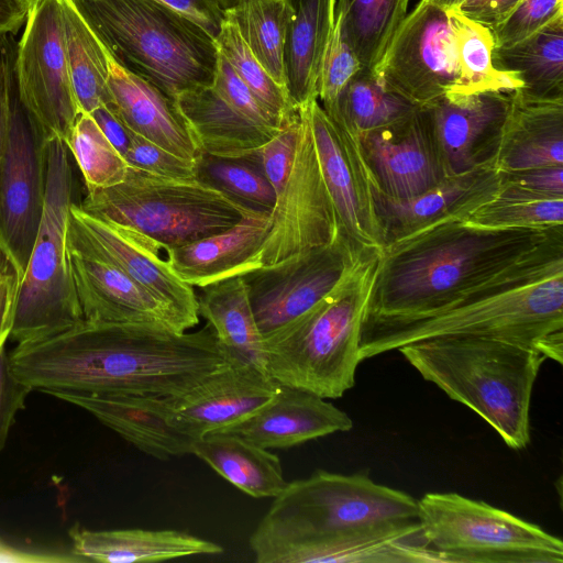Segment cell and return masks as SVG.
I'll return each instance as SVG.
<instances>
[{
	"label": "cell",
	"instance_id": "cell-44",
	"mask_svg": "<svg viewBox=\"0 0 563 563\" xmlns=\"http://www.w3.org/2000/svg\"><path fill=\"white\" fill-rule=\"evenodd\" d=\"M560 15H563V0H521L500 23L490 29L495 47L514 45Z\"/></svg>",
	"mask_w": 563,
	"mask_h": 563
},
{
	"label": "cell",
	"instance_id": "cell-13",
	"mask_svg": "<svg viewBox=\"0 0 563 563\" xmlns=\"http://www.w3.org/2000/svg\"><path fill=\"white\" fill-rule=\"evenodd\" d=\"M371 71L380 85L419 108L463 95L446 11L419 0Z\"/></svg>",
	"mask_w": 563,
	"mask_h": 563
},
{
	"label": "cell",
	"instance_id": "cell-39",
	"mask_svg": "<svg viewBox=\"0 0 563 563\" xmlns=\"http://www.w3.org/2000/svg\"><path fill=\"white\" fill-rule=\"evenodd\" d=\"M466 222L488 229L549 230L563 225V198L534 194L500 180V188Z\"/></svg>",
	"mask_w": 563,
	"mask_h": 563
},
{
	"label": "cell",
	"instance_id": "cell-11",
	"mask_svg": "<svg viewBox=\"0 0 563 563\" xmlns=\"http://www.w3.org/2000/svg\"><path fill=\"white\" fill-rule=\"evenodd\" d=\"M13 35L0 40L8 66L9 134L0 164V247L20 280L26 269L44 212L48 139L26 102L16 75Z\"/></svg>",
	"mask_w": 563,
	"mask_h": 563
},
{
	"label": "cell",
	"instance_id": "cell-4",
	"mask_svg": "<svg viewBox=\"0 0 563 563\" xmlns=\"http://www.w3.org/2000/svg\"><path fill=\"white\" fill-rule=\"evenodd\" d=\"M556 228L488 229L448 219L395 240L382 247L365 317L445 309L518 264Z\"/></svg>",
	"mask_w": 563,
	"mask_h": 563
},
{
	"label": "cell",
	"instance_id": "cell-56",
	"mask_svg": "<svg viewBox=\"0 0 563 563\" xmlns=\"http://www.w3.org/2000/svg\"><path fill=\"white\" fill-rule=\"evenodd\" d=\"M434 5L443 9L444 11L457 9L465 0H429Z\"/></svg>",
	"mask_w": 563,
	"mask_h": 563
},
{
	"label": "cell",
	"instance_id": "cell-51",
	"mask_svg": "<svg viewBox=\"0 0 563 563\" xmlns=\"http://www.w3.org/2000/svg\"><path fill=\"white\" fill-rule=\"evenodd\" d=\"M186 15L205 29L214 40L227 21L221 0H156Z\"/></svg>",
	"mask_w": 563,
	"mask_h": 563
},
{
	"label": "cell",
	"instance_id": "cell-8",
	"mask_svg": "<svg viewBox=\"0 0 563 563\" xmlns=\"http://www.w3.org/2000/svg\"><path fill=\"white\" fill-rule=\"evenodd\" d=\"M87 191L81 210L141 233L164 252L260 212L197 178H167L131 166L121 184Z\"/></svg>",
	"mask_w": 563,
	"mask_h": 563
},
{
	"label": "cell",
	"instance_id": "cell-2",
	"mask_svg": "<svg viewBox=\"0 0 563 563\" xmlns=\"http://www.w3.org/2000/svg\"><path fill=\"white\" fill-rule=\"evenodd\" d=\"M15 377L32 390L176 397L233 361L207 323L178 333L150 323L82 319L9 353Z\"/></svg>",
	"mask_w": 563,
	"mask_h": 563
},
{
	"label": "cell",
	"instance_id": "cell-32",
	"mask_svg": "<svg viewBox=\"0 0 563 563\" xmlns=\"http://www.w3.org/2000/svg\"><path fill=\"white\" fill-rule=\"evenodd\" d=\"M191 454L230 484L255 498H274L288 483L276 454L238 434L209 433L194 441Z\"/></svg>",
	"mask_w": 563,
	"mask_h": 563
},
{
	"label": "cell",
	"instance_id": "cell-43",
	"mask_svg": "<svg viewBox=\"0 0 563 563\" xmlns=\"http://www.w3.org/2000/svg\"><path fill=\"white\" fill-rule=\"evenodd\" d=\"M362 68L356 54L343 38L340 24L334 21L318 81V100L325 112L334 109L345 86Z\"/></svg>",
	"mask_w": 563,
	"mask_h": 563
},
{
	"label": "cell",
	"instance_id": "cell-47",
	"mask_svg": "<svg viewBox=\"0 0 563 563\" xmlns=\"http://www.w3.org/2000/svg\"><path fill=\"white\" fill-rule=\"evenodd\" d=\"M300 122L301 118L299 114L295 122L282 129L258 148L263 172L276 196L284 188L294 165Z\"/></svg>",
	"mask_w": 563,
	"mask_h": 563
},
{
	"label": "cell",
	"instance_id": "cell-25",
	"mask_svg": "<svg viewBox=\"0 0 563 563\" xmlns=\"http://www.w3.org/2000/svg\"><path fill=\"white\" fill-rule=\"evenodd\" d=\"M108 87L112 103L106 107L133 133L183 158L200 157L201 150L176 101L123 69L110 55Z\"/></svg>",
	"mask_w": 563,
	"mask_h": 563
},
{
	"label": "cell",
	"instance_id": "cell-20",
	"mask_svg": "<svg viewBox=\"0 0 563 563\" xmlns=\"http://www.w3.org/2000/svg\"><path fill=\"white\" fill-rule=\"evenodd\" d=\"M278 388L260 369L232 363L166 400L174 424L195 441L245 420L272 400Z\"/></svg>",
	"mask_w": 563,
	"mask_h": 563
},
{
	"label": "cell",
	"instance_id": "cell-23",
	"mask_svg": "<svg viewBox=\"0 0 563 563\" xmlns=\"http://www.w3.org/2000/svg\"><path fill=\"white\" fill-rule=\"evenodd\" d=\"M53 397L82 408L154 459L168 461L191 454L194 440L174 424L166 397L77 393H57Z\"/></svg>",
	"mask_w": 563,
	"mask_h": 563
},
{
	"label": "cell",
	"instance_id": "cell-3",
	"mask_svg": "<svg viewBox=\"0 0 563 563\" xmlns=\"http://www.w3.org/2000/svg\"><path fill=\"white\" fill-rule=\"evenodd\" d=\"M440 336L505 340L562 364L563 227L518 264L445 309L413 318L365 317L358 358Z\"/></svg>",
	"mask_w": 563,
	"mask_h": 563
},
{
	"label": "cell",
	"instance_id": "cell-6",
	"mask_svg": "<svg viewBox=\"0 0 563 563\" xmlns=\"http://www.w3.org/2000/svg\"><path fill=\"white\" fill-rule=\"evenodd\" d=\"M382 247L363 246L342 283L297 320L264 339L269 378L324 399L355 384L361 330Z\"/></svg>",
	"mask_w": 563,
	"mask_h": 563
},
{
	"label": "cell",
	"instance_id": "cell-28",
	"mask_svg": "<svg viewBox=\"0 0 563 563\" xmlns=\"http://www.w3.org/2000/svg\"><path fill=\"white\" fill-rule=\"evenodd\" d=\"M69 537L76 558L103 563L158 562L223 551L218 543L172 529L90 530L76 523Z\"/></svg>",
	"mask_w": 563,
	"mask_h": 563
},
{
	"label": "cell",
	"instance_id": "cell-58",
	"mask_svg": "<svg viewBox=\"0 0 563 563\" xmlns=\"http://www.w3.org/2000/svg\"><path fill=\"white\" fill-rule=\"evenodd\" d=\"M24 4H26L29 8L32 7L34 3H36L40 0H20Z\"/></svg>",
	"mask_w": 563,
	"mask_h": 563
},
{
	"label": "cell",
	"instance_id": "cell-46",
	"mask_svg": "<svg viewBox=\"0 0 563 563\" xmlns=\"http://www.w3.org/2000/svg\"><path fill=\"white\" fill-rule=\"evenodd\" d=\"M124 158L129 166L167 178L195 179L196 161L177 156L133 133Z\"/></svg>",
	"mask_w": 563,
	"mask_h": 563
},
{
	"label": "cell",
	"instance_id": "cell-54",
	"mask_svg": "<svg viewBox=\"0 0 563 563\" xmlns=\"http://www.w3.org/2000/svg\"><path fill=\"white\" fill-rule=\"evenodd\" d=\"M29 10L20 0H0V40L14 35L25 24Z\"/></svg>",
	"mask_w": 563,
	"mask_h": 563
},
{
	"label": "cell",
	"instance_id": "cell-41",
	"mask_svg": "<svg viewBox=\"0 0 563 563\" xmlns=\"http://www.w3.org/2000/svg\"><path fill=\"white\" fill-rule=\"evenodd\" d=\"M216 44L219 53L283 129L299 118V108L292 104L286 89L264 69L228 16Z\"/></svg>",
	"mask_w": 563,
	"mask_h": 563
},
{
	"label": "cell",
	"instance_id": "cell-18",
	"mask_svg": "<svg viewBox=\"0 0 563 563\" xmlns=\"http://www.w3.org/2000/svg\"><path fill=\"white\" fill-rule=\"evenodd\" d=\"M358 142L378 192L398 201L441 183L446 173L424 108L393 125L360 135Z\"/></svg>",
	"mask_w": 563,
	"mask_h": 563
},
{
	"label": "cell",
	"instance_id": "cell-53",
	"mask_svg": "<svg viewBox=\"0 0 563 563\" xmlns=\"http://www.w3.org/2000/svg\"><path fill=\"white\" fill-rule=\"evenodd\" d=\"M90 114L106 137L124 157L133 132L106 106L98 107Z\"/></svg>",
	"mask_w": 563,
	"mask_h": 563
},
{
	"label": "cell",
	"instance_id": "cell-27",
	"mask_svg": "<svg viewBox=\"0 0 563 563\" xmlns=\"http://www.w3.org/2000/svg\"><path fill=\"white\" fill-rule=\"evenodd\" d=\"M563 166V99L511 91L495 168L499 173Z\"/></svg>",
	"mask_w": 563,
	"mask_h": 563
},
{
	"label": "cell",
	"instance_id": "cell-42",
	"mask_svg": "<svg viewBox=\"0 0 563 563\" xmlns=\"http://www.w3.org/2000/svg\"><path fill=\"white\" fill-rule=\"evenodd\" d=\"M85 180L87 190L121 184L128 163L106 137L90 113L79 112L65 142Z\"/></svg>",
	"mask_w": 563,
	"mask_h": 563
},
{
	"label": "cell",
	"instance_id": "cell-33",
	"mask_svg": "<svg viewBox=\"0 0 563 563\" xmlns=\"http://www.w3.org/2000/svg\"><path fill=\"white\" fill-rule=\"evenodd\" d=\"M493 65L516 74L527 96L563 99V15L514 45L494 47Z\"/></svg>",
	"mask_w": 563,
	"mask_h": 563
},
{
	"label": "cell",
	"instance_id": "cell-16",
	"mask_svg": "<svg viewBox=\"0 0 563 563\" xmlns=\"http://www.w3.org/2000/svg\"><path fill=\"white\" fill-rule=\"evenodd\" d=\"M67 239L74 245L113 264L159 300L187 332L199 323L197 295L161 257L162 249L141 233L86 213L74 202Z\"/></svg>",
	"mask_w": 563,
	"mask_h": 563
},
{
	"label": "cell",
	"instance_id": "cell-31",
	"mask_svg": "<svg viewBox=\"0 0 563 563\" xmlns=\"http://www.w3.org/2000/svg\"><path fill=\"white\" fill-rule=\"evenodd\" d=\"M196 295L199 317L212 328L233 363L246 364L266 374L264 340L242 275L199 287Z\"/></svg>",
	"mask_w": 563,
	"mask_h": 563
},
{
	"label": "cell",
	"instance_id": "cell-50",
	"mask_svg": "<svg viewBox=\"0 0 563 563\" xmlns=\"http://www.w3.org/2000/svg\"><path fill=\"white\" fill-rule=\"evenodd\" d=\"M19 285L16 267L0 247V352L11 335Z\"/></svg>",
	"mask_w": 563,
	"mask_h": 563
},
{
	"label": "cell",
	"instance_id": "cell-57",
	"mask_svg": "<svg viewBox=\"0 0 563 563\" xmlns=\"http://www.w3.org/2000/svg\"><path fill=\"white\" fill-rule=\"evenodd\" d=\"M239 0H221V3L225 10L232 9Z\"/></svg>",
	"mask_w": 563,
	"mask_h": 563
},
{
	"label": "cell",
	"instance_id": "cell-9",
	"mask_svg": "<svg viewBox=\"0 0 563 563\" xmlns=\"http://www.w3.org/2000/svg\"><path fill=\"white\" fill-rule=\"evenodd\" d=\"M43 218L20 280L10 338L24 344L63 332L84 319L68 258L73 170L67 145L47 142Z\"/></svg>",
	"mask_w": 563,
	"mask_h": 563
},
{
	"label": "cell",
	"instance_id": "cell-45",
	"mask_svg": "<svg viewBox=\"0 0 563 563\" xmlns=\"http://www.w3.org/2000/svg\"><path fill=\"white\" fill-rule=\"evenodd\" d=\"M212 88L233 110L256 125L271 132L283 129L220 53Z\"/></svg>",
	"mask_w": 563,
	"mask_h": 563
},
{
	"label": "cell",
	"instance_id": "cell-26",
	"mask_svg": "<svg viewBox=\"0 0 563 563\" xmlns=\"http://www.w3.org/2000/svg\"><path fill=\"white\" fill-rule=\"evenodd\" d=\"M269 213H253L219 233L167 250L165 260L181 282L198 288L256 269Z\"/></svg>",
	"mask_w": 563,
	"mask_h": 563
},
{
	"label": "cell",
	"instance_id": "cell-12",
	"mask_svg": "<svg viewBox=\"0 0 563 563\" xmlns=\"http://www.w3.org/2000/svg\"><path fill=\"white\" fill-rule=\"evenodd\" d=\"M361 249L340 232L331 243L243 274L263 340L329 296L351 272Z\"/></svg>",
	"mask_w": 563,
	"mask_h": 563
},
{
	"label": "cell",
	"instance_id": "cell-36",
	"mask_svg": "<svg viewBox=\"0 0 563 563\" xmlns=\"http://www.w3.org/2000/svg\"><path fill=\"white\" fill-rule=\"evenodd\" d=\"M453 36L463 95L481 91H512L522 87L514 73L493 65L494 37L489 27L463 15L457 9L446 11Z\"/></svg>",
	"mask_w": 563,
	"mask_h": 563
},
{
	"label": "cell",
	"instance_id": "cell-35",
	"mask_svg": "<svg viewBox=\"0 0 563 563\" xmlns=\"http://www.w3.org/2000/svg\"><path fill=\"white\" fill-rule=\"evenodd\" d=\"M419 107L385 88L362 68L345 86L334 109L325 112L356 137L410 117Z\"/></svg>",
	"mask_w": 563,
	"mask_h": 563
},
{
	"label": "cell",
	"instance_id": "cell-24",
	"mask_svg": "<svg viewBox=\"0 0 563 563\" xmlns=\"http://www.w3.org/2000/svg\"><path fill=\"white\" fill-rule=\"evenodd\" d=\"M352 428L350 416L327 399L279 385L272 400L256 412L217 432L238 434L269 450L289 449Z\"/></svg>",
	"mask_w": 563,
	"mask_h": 563
},
{
	"label": "cell",
	"instance_id": "cell-15",
	"mask_svg": "<svg viewBox=\"0 0 563 563\" xmlns=\"http://www.w3.org/2000/svg\"><path fill=\"white\" fill-rule=\"evenodd\" d=\"M299 111L301 122L294 165L269 213L268 231L255 256L260 267L331 243L340 233L317 156L308 104Z\"/></svg>",
	"mask_w": 563,
	"mask_h": 563
},
{
	"label": "cell",
	"instance_id": "cell-17",
	"mask_svg": "<svg viewBox=\"0 0 563 563\" xmlns=\"http://www.w3.org/2000/svg\"><path fill=\"white\" fill-rule=\"evenodd\" d=\"M308 112L340 232L360 247H383L384 235L374 199L376 185L358 139L332 120L318 99L308 104Z\"/></svg>",
	"mask_w": 563,
	"mask_h": 563
},
{
	"label": "cell",
	"instance_id": "cell-34",
	"mask_svg": "<svg viewBox=\"0 0 563 563\" xmlns=\"http://www.w3.org/2000/svg\"><path fill=\"white\" fill-rule=\"evenodd\" d=\"M67 62L80 112L112 103L109 53L69 0H60Z\"/></svg>",
	"mask_w": 563,
	"mask_h": 563
},
{
	"label": "cell",
	"instance_id": "cell-37",
	"mask_svg": "<svg viewBox=\"0 0 563 563\" xmlns=\"http://www.w3.org/2000/svg\"><path fill=\"white\" fill-rule=\"evenodd\" d=\"M409 0H336L335 21L363 68L380 58L397 26L407 14Z\"/></svg>",
	"mask_w": 563,
	"mask_h": 563
},
{
	"label": "cell",
	"instance_id": "cell-10",
	"mask_svg": "<svg viewBox=\"0 0 563 563\" xmlns=\"http://www.w3.org/2000/svg\"><path fill=\"white\" fill-rule=\"evenodd\" d=\"M421 534L446 563H562L563 542L506 510L457 493L418 500Z\"/></svg>",
	"mask_w": 563,
	"mask_h": 563
},
{
	"label": "cell",
	"instance_id": "cell-5",
	"mask_svg": "<svg viewBox=\"0 0 563 563\" xmlns=\"http://www.w3.org/2000/svg\"><path fill=\"white\" fill-rule=\"evenodd\" d=\"M427 382L481 416L514 450L530 443V404L548 357L536 349L478 336L432 338L398 349Z\"/></svg>",
	"mask_w": 563,
	"mask_h": 563
},
{
	"label": "cell",
	"instance_id": "cell-14",
	"mask_svg": "<svg viewBox=\"0 0 563 563\" xmlns=\"http://www.w3.org/2000/svg\"><path fill=\"white\" fill-rule=\"evenodd\" d=\"M15 66L22 97L47 139L65 143L80 111L67 62L60 0H40L30 7Z\"/></svg>",
	"mask_w": 563,
	"mask_h": 563
},
{
	"label": "cell",
	"instance_id": "cell-52",
	"mask_svg": "<svg viewBox=\"0 0 563 563\" xmlns=\"http://www.w3.org/2000/svg\"><path fill=\"white\" fill-rule=\"evenodd\" d=\"M521 0H465L457 10L489 29L500 23Z\"/></svg>",
	"mask_w": 563,
	"mask_h": 563
},
{
	"label": "cell",
	"instance_id": "cell-49",
	"mask_svg": "<svg viewBox=\"0 0 563 563\" xmlns=\"http://www.w3.org/2000/svg\"><path fill=\"white\" fill-rule=\"evenodd\" d=\"M500 180L534 194L563 198V166H548L520 172L499 173Z\"/></svg>",
	"mask_w": 563,
	"mask_h": 563
},
{
	"label": "cell",
	"instance_id": "cell-55",
	"mask_svg": "<svg viewBox=\"0 0 563 563\" xmlns=\"http://www.w3.org/2000/svg\"><path fill=\"white\" fill-rule=\"evenodd\" d=\"M9 120L8 66L4 51L0 47V164L7 146Z\"/></svg>",
	"mask_w": 563,
	"mask_h": 563
},
{
	"label": "cell",
	"instance_id": "cell-19",
	"mask_svg": "<svg viewBox=\"0 0 563 563\" xmlns=\"http://www.w3.org/2000/svg\"><path fill=\"white\" fill-rule=\"evenodd\" d=\"M514 91V90H512ZM511 91L450 95L428 112L446 176L494 166Z\"/></svg>",
	"mask_w": 563,
	"mask_h": 563
},
{
	"label": "cell",
	"instance_id": "cell-29",
	"mask_svg": "<svg viewBox=\"0 0 563 563\" xmlns=\"http://www.w3.org/2000/svg\"><path fill=\"white\" fill-rule=\"evenodd\" d=\"M335 1L286 0L291 14L284 42V80L297 108L318 99L321 65L334 27Z\"/></svg>",
	"mask_w": 563,
	"mask_h": 563
},
{
	"label": "cell",
	"instance_id": "cell-38",
	"mask_svg": "<svg viewBox=\"0 0 563 563\" xmlns=\"http://www.w3.org/2000/svg\"><path fill=\"white\" fill-rule=\"evenodd\" d=\"M290 14L286 0H239L227 10L252 54L284 88L283 52Z\"/></svg>",
	"mask_w": 563,
	"mask_h": 563
},
{
	"label": "cell",
	"instance_id": "cell-1",
	"mask_svg": "<svg viewBox=\"0 0 563 563\" xmlns=\"http://www.w3.org/2000/svg\"><path fill=\"white\" fill-rule=\"evenodd\" d=\"M418 500L367 474L287 483L250 537L257 563L428 562Z\"/></svg>",
	"mask_w": 563,
	"mask_h": 563
},
{
	"label": "cell",
	"instance_id": "cell-22",
	"mask_svg": "<svg viewBox=\"0 0 563 563\" xmlns=\"http://www.w3.org/2000/svg\"><path fill=\"white\" fill-rule=\"evenodd\" d=\"M499 188V172L494 166H484L446 176L431 189L404 201L389 199L374 190L384 245L448 219L466 221Z\"/></svg>",
	"mask_w": 563,
	"mask_h": 563
},
{
	"label": "cell",
	"instance_id": "cell-7",
	"mask_svg": "<svg viewBox=\"0 0 563 563\" xmlns=\"http://www.w3.org/2000/svg\"><path fill=\"white\" fill-rule=\"evenodd\" d=\"M111 58L172 99L212 87L216 40L156 0H69Z\"/></svg>",
	"mask_w": 563,
	"mask_h": 563
},
{
	"label": "cell",
	"instance_id": "cell-59",
	"mask_svg": "<svg viewBox=\"0 0 563 563\" xmlns=\"http://www.w3.org/2000/svg\"><path fill=\"white\" fill-rule=\"evenodd\" d=\"M3 545V543L0 541V548Z\"/></svg>",
	"mask_w": 563,
	"mask_h": 563
},
{
	"label": "cell",
	"instance_id": "cell-48",
	"mask_svg": "<svg viewBox=\"0 0 563 563\" xmlns=\"http://www.w3.org/2000/svg\"><path fill=\"white\" fill-rule=\"evenodd\" d=\"M32 389L19 380L10 365L9 353L0 352V452L18 412L25 408V400Z\"/></svg>",
	"mask_w": 563,
	"mask_h": 563
},
{
	"label": "cell",
	"instance_id": "cell-40",
	"mask_svg": "<svg viewBox=\"0 0 563 563\" xmlns=\"http://www.w3.org/2000/svg\"><path fill=\"white\" fill-rule=\"evenodd\" d=\"M196 178L254 211L271 212L276 194L266 178L258 150L243 157L201 154L196 161Z\"/></svg>",
	"mask_w": 563,
	"mask_h": 563
},
{
	"label": "cell",
	"instance_id": "cell-30",
	"mask_svg": "<svg viewBox=\"0 0 563 563\" xmlns=\"http://www.w3.org/2000/svg\"><path fill=\"white\" fill-rule=\"evenodd\" d=\"M175 101L203 154L247 156L278 133L241 115L212 87L186 90Z\"/></svg>",
	"mask_w": 563,
	"mask_h": 563
},
{
	"label": "cell",
	"instance_id": "cell-21",
	"mask_svg": "<svg viewBox=\"0 0 563 563\" xmlns=\"http://www.w3.org/2000/svg\"><path fill=\"white\" fill-rule=\"evenodd\" d=\"M68 258L84 319L150 323L183 333L173 313L113 264L74 245Z\"/></svg>",
	"mask_w": 563,
	"mask_h": 563
}]
</instances>
